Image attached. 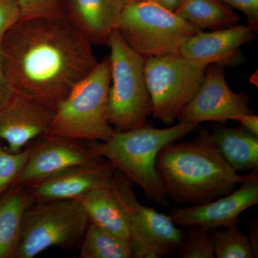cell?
Returning a JSON list of instances; mask_svg holds the SVG:
<instances>
[{
	"instance_id": "cell-13",
	"label": "cell",
	"mask_w": 258,
	"mask_h": 258,
	"mask_svg": "<svg viewBox=\"0 0 258 258\" xmlns=\"http://www.w3.org/2000/svg\"><path fill=\"white\" fill-rule=\"evenodd\" d=\"M55 111L30 97L15 93L0 110V140L8 150L19 152L50 132Z\"/></svg>"
},
{
	"instance_id": "cell-6",
	"label": "cell",
	"mask_w": 258,
	"mask_h": 258,
	"mask_svg": "<svg viewBox=\"0 0 258 258\" xmlns=\"http://www.w3.org/2000/svg\"><path fill=\"white\" fill-rule=\"evenodd\" d=\"M116 30L144 58L179 52L201 31L154 0L124 5Z\"/></svg>"
},
{
	"instance_id": "cell-3",
	"label": "cell",
	"mask_w": 258,
	"mask_h": 258,
	"mask_svg": "<svg viewBox=\"0 0 258 258\" xmlns=\"http://www.w3.org/2000/svg\"><path fill=\"white\" fill-rule=\"evenodd\" d=\"M199 125L179 121L169 128H157L147 123L139 128L115 132L108 140L89 142L88 146L96 155L106 159L138 185L149 200L167 207L169 200L157 175L156 159L163 147L196 132Z\"/></svg>"
},
{
	"instance_id": "cell-5",
	"label": "cell",
	"mask_w": 258,
	"mask_h": 258,
	"mask_svg": "<svg viewBox=\"0 0 258 258\" xmlns=\"http://www.w3.org/2000/svg\"><path fill=\"white\" fill-rule=\"evenodd\" d=\"M106 43L111 52L110 123L116 132L147 125L152 108L144 76L146 59L129 46L117 30L111 32Z\"/></svg>"
},
{
	"instance_id": "cell-24",
	"label": "cell",
	"mask_w": 258,
	"mask_h": 258,
	"mask_svg": "<svg viewBox=\"0 0 258 258\" xmlns=\"http://www.w3.org/2000/svg\"><path fill=\"white\" fill-rule=\"evenodd\" d=\"M30 147L12 152L0 144V196L15 184L28 160Z\"/></svg>"
},
{
	"instance_id": "cell-18",
	"label": "cell",
	"mask_w": 258,
	"mask_h": 258,
	"mask_svg": "<svg viewBox=\"0 0 258 258\" xmlns=\"http://www.w3.org/2000/svg\"><path fill=\"white\" fill-rule=\"evenodd\" d=\"M212 135L220 154L236 171H258V137L242 127L216 125Z\"/></svg>"
},
{
	"instance_id": "cell-11",
	"label": "cell",
	"mask_w": 258,
	"mask_h": 258,
	"mask_svg": "<svg viewBox=\"0 0 258 258\" xmlns=\"http://www.w3.org/2000/svg\"><path fill=\"white\" fill-rule=\"evenodd\" d=\"M258 205V171H252L238 187L209 203L171 209L169 215L180 227L211 230L238 225L241 214Z\"/></svg>"
},
{
	"instance_id": "cell-25",
	"label": "cell",
	"mask_w": 258,
	"mask_h": 258,
	"mask_svg": "<svg viewBox=\"0 0 258 258\" xmlns=\"http://www.w3.org/2000/svg\"><path fill=\"white\" fill-rule=\"evenodd\" d=\"M67 0H20L21 20L66 15Z\"/></svg>"
},
{
	"instance_id": "cell-12",
	"label": "cell",
	"mask_w": 258,
	"mask_h": 258,
	"mask_svg": "<svg viewBox=\"0 0 258 258\" xmlns=\"http://www.w3.org/2000/svg\"><path fill=\"white\" fill-rule=\"evenodd\" d=\"M35 140L14 185L30 186L101 157L74 139L46 134Z\"/></svg>"
},
{
	"instance_id": "cell-1",
	"label": "cell",
	"mask_w": 258,
	"mask_h": 258,
	"mask_svg": "<svg viewBox=\"0 0 258 258\" xmlns=\"http://www.w3.org/2000/svg\"><path fill=\"white\" fill-rule=\"evenodd\" d=\"M93 44L66 15L23 19L0 40L2 64L15 93L55 111L98 64Z\"/></svg>"
},
{
	"instance_id": "cell-30",
	"label": "cell",
	"mask_w": 258,
	"mask_h": 258,
	"mask_svg": "<svg viewBox=\"0 0 258 258\" xmlns=\"http://www.w3.org/2000/svg\"><path fill=\"white\" fill-rule=\"evenodd\" d=\"M247 237L250 242L251 247L253 250L255 257L258 255V220L257 217H254L248 226V234Z\"/></svg>"
},
{
	"instance_id": "cell-4",
	"label": "cell",
	"mask_w": 258,
	"mask_h": 258,
	"mask_svg": "<svg viewBox=\"0 0 258 258\" xmlns=\"http://www.w3.org/2000/svg\"><path fill=\"white\" fill-rule=\"evenodd\" d=\"M109 56L78 83L56 108L48 134L74 140L104 142L116 131L108 118Z\"/></svg>"
},
{
	"instance_id": "cell-19",
	"label": "cell",
	"mask_w": 258,
	"mask_h": 258,
	"mask_svg": "<svg viewBox=\"0 0 258 258\" xmlns=\"http://www.w3.org/2000/svg\"><path fill=\"white\" fill-rule=\"evenodd\" d=\"M76 200L82 205L90 222L130 240L128 217L111 186L93 189Z\"/></svg>"
},
{
	"instance_id": "cell-17",
	"label": "cell",
	"mask_w": 258,
	"mask_h": 258,
	"mask_svg": "<svg viewBox=\"0 0 258 258\" xmlns=\"http://www.w3.org/2000/svg\"><path fill=\"white\" fill-rule=\"evenodd\" d=\"M27 186L14 185L0 198V258H12L25 212L35 203Z\"/></svg>"
},
{
	"instance_id": "cell-28",
	"label": "cell",
	"mask_w": 258,
	"mask_h": 258,
	"mask_svg": "<svg viewBox=\"0 0 258 258\" xmlns=\"http://www.w3.org/2000/svg\"><path fill=\"white\" fill-rule=\"evenodd\" d=\"M15 94L14 89L5 76L0 55V110L10 103Z\"/></svg>"
},
{
	"instance_id": "cell-31",
	"label": "cell",
	"mask_w": 258,
	"mask_h": 258,
	"mask_svg": "<svg viewBox=\"0 0 258 258\" xmlns=\"http://www.w3.org/2000/svg\"><path fill=\"white\" fill-rule=\"evenodd\" d=\"M154 1L165 8L166 9L174 12L184 0H154Z\"/></svg>"
},
{
	"instance_id": "cell-2",
	"label": "cell",
	"mask_w": 258,
	"mask_h": 258,
	"mask_svg": "<svg viewBox=\"0 0 258 258\" xmlns=\"http://www.w3.org/2000/svg\"><path fill=\"white\" fill-rule=\"evenodd\" d=\"M156 171L174 205H202L232 192L246 179L225 161L212 132L203 129L190 142L167 144L158 154Z\"/></svg>"
},
{
	"instance_id": "cell-22",
	"label": "cell",
	"mask_w": 258,
	"mask_h": 258,
	"mask_svg": "<svg viewBox=\"0 0 258 258\" xmlns=\"http://www.w3.org/2000/svg\"><path fill=\"white\" fill-rule=\"evenodd\" d=\"M214 250L217 258L255 257L248 237L237 225L215 230Z\"/></svg>"
},
{
	"instance_id": "cell-23",
	"label": "cell",
	"mask_w": 258,
	"mask_h": 258,
	"mask_svg": "<svg viewBox=\"0 0 258 258\" xmlns=\"http://www.w3.org/2000/svg\"><path fill=\"white\" fill-rule=\"evenodd\" d=\"M183 232L176 253L181 258H215L214 242L216 230L200 226L187 227Z\"/></svg>"
},
{
	"instance_id": "cell-9",
	"label": "cell",
	"mask_w": 258,
	"mask_h": 258,
	"mask_svg": "<svg viewBox=\"0 0 258 258\" xmlns=\"http://www.w3.org/2000/svg\"><path fill=\"white\" fill-rule=\"evenodd\" d=\"M134 184L115 171L111 188L128 217L130 242L135 258H161L176 253L183 232L169 215L139 203Z\"/></svg>"
},
{
	"instance_id": "cell-26",
	"label": "cell",
	"mask_w": 258,
	"mask_h": 258,
	"mask_svg": "<svg viewBox=\"0 0 258 258\" xmlns=\"http://www.w3.org/2000/svg\"><path fill=\"white\" fill-rule=\"evenodd\" d=\"M20 20V0H0V40Z\"/></svg>"
},
{
	"instance_id": "cell-16",
	"label": "cell",
	"mask_w": 258,
	"mask_h": 258,
	"mask_svg": "<svg viewBox=\"0 0 258 258\" xmlns=\"http://www.w3.org/2000/svg\"><path fill=\"white\" fill-rule=\"evenodd\" d=\"M123 7L118 0H67L66 14L93 45H102L116 30Z\"/></svg>"
},
{
	"instance_id": "cell-8",
	"label": "cell",
	"mask_w": 258,
	"mask_h": 258,
	"mask_svg": "<svg viewBox=\"0 0 258 258\" xmlns=\"http://www.w3.org/2000/svg\"><path fill=\"white\" fill-rule=\"evenodd\" d=\"M38 203L25 212L12 258H33L50 247L73 243L84 235L89 220L78 200Z\"/></svg>"
},
{
	"instance_id": "cell-15",
	"label": "cell",
	"mask_w": 258,
	"mask_h": 258,
	"mask_svg": "<svg viewBox=\"0 0 258 258\" xmlns=\"http://www.w3.org/2000/svg\"><path fill=\"white\" fill-rule=\"evenodd\" d=\"M255 32L249 25H235L209 32L201 30L185 42L179 53L205 67L232 66L239 60L240 47L253 39Z\"/></svg>"
},
{
	"instance_id": "cell-27",
	"label": "cell",
	"mask_w": 258,
	"mask_h": 258,
	"mask_svg": "<svg viewBox=\"0 0 258 258\" xmlns=\"http://www.w3.org/2000/svg\"><path fill=\"white\" fill-rule=\"evenodd\" d=\"M246 15L248 25L255 31L258 28V0H220Z\"/></svg>"
},
{
	"instance_id": "cell-29",
	"label": "cell",
	"mask_w": 258,
	"mask_h": 258,
	"mask_svg": "<svg viewBox=\"0 0 258 258\" xmlns=\"http://www.w3.org/2000/svg\"><path fill=\"white\" fill-rule=\"evenodd\" d=\"M236 121L240 123V126L254 136L258 137V116L252 112L240 115Z\"/></svg>"
},
{
	"instance_id": "cell-7",
	"label": "cell",
	"mask_w": 258,
	"mask_h": 258,
	"mask_svg": "<svg viewBox=\"0 0 258 258\" xmlns=\"http://www.w3.org/2000/svg\"><path fill=\"white\" fill-rule=\"evenodd\" d=\"M207 68L179 52L146 59L144 76L153 117L174 124L198 92Z\"/></svg>"
},
{
	"instance_id": "cell-32",
	"label": "cell",
	"mask_w": 258,
	"mask_h": 258,
	"mask_svg": "<svg viewBox=\"0 0 258 258\" xmlns=\"http://www.w3.org/2000/svg\"><path fill=\"white\" fill-rule=\"evenodd\" d=\"M118 1H119L121 4L124 5L132 4V3H139V2L146 1V0H118Z\"/></svg>"
},
{
	"instance_id": "cell-20",
	"label": "cell",
	"mask_w": 258,
	"mask_h": 258,
	"mask_svg": "<svg viewBox=\"0 0 258 258\" xmlns=\"http://www.w3.org/2000/svg\"><path fill=\"white\" fill-rule=\"evenodd\" d=\"M200 30H215L237 25L240 18L220 0H184L174 12Z\"/></svg>"
},
{
	"instance_id": "cell-21",
	"label": "cell",
	"mask_w": 258,
	"mask_h": 258,
	"mask_svg": "<svg viewBox=\"0 0 258 258\" xmlns=\"http://www.w3.org/2000/svg\"><path fill=\"white\" fill-rule=\"evenodd\" d=\"M81 258L134 257L128 239L111 233L89 222L80 248Z\"/></svg>"
},
{
	"instance_id": "cell-10",
	"label": "cell",
	"mask_w": 258,
	"mask_h": 258,
	"mask_svg": "<svg viewBox=\"0 0 258 258\" xmlns=\"http://www.w3.org/2000/svg\"><path fill=\"white\" fill-rule=\"evenodd\" d=\"M249 98L235 93L226 80L223 66L210 64L207 68L201 86L185 107L178 121L198 123L212 121L225 123L236 120L249 113Z\"/></svg>"
},
{
	"instance_id": "cell-14",
	"label": "cell",
	"mask_w": 258,
	"mask_h": 258,
	"mask_svg": "<svg viewBox=\"0 0 258 258\" xmlns=\"http://www.w3.org/2000/svg\"><path fill=\"white\" fill-rule=\"evenodd\" d=\"M116 169L103 157L27 186L35 202L72 200L93 189L111 187Z\"/></svg>"
}]
</instances>
